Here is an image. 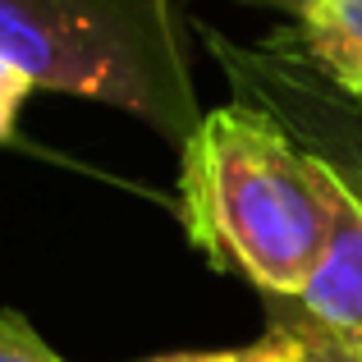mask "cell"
<instances>
[{
	"mask_svg": "<svg viewBox=\"0 0 362 362\" xmlns=\"http://www.w3.org/2000/svg\"><path fill=\"white\" fill-rule=\"evenodd\" d=\"M354 175H358V170H354ZM358 179H362V175H358Z\"/></svg>",
	"mask_w": 362,
	"mask_h": 362,
	"instance_id": "9",
	"label": "cell"
},
{
	"mask_svg": "<svg viewBox=\"0 0 362 362\" xmlns=\"http://www.w3.org/2000/svg\"><path fill=\"white\" fill-rule=\"evenodd\" d=\"M0 362H69V358L55 354L28 317H18L14 308H0Z\"/></svg>",
	"mask_w": 362,
	"mask_h": 362,
	"instance_id": "6",
	"label": "cell"
},
{
	"mask_svg": "<svg viewBox=\"0 0 362 362\" xmlns=\"http://www.w3.org/2000/svg\"><path fill=\"white\" fill-rule=\"evenodd\" d=\"M247 5H266V9H284V14H308V0H247Z\"/></svg>",
	"mask_w": 362,
	"mask_h": 362,
	"instance_id": "8",
	"label": "cell"
},
{
	"mask_svg": "<svg viewBox=\"0 0 362 362\" xmlns=\"http://www.w3.org/2000/svg\"><path fill=\"white\" fill-rule=\"evenodd\" d=\"M33 88H37V83L28 78L14 60H5V55H0V142L14 138L18 115H23V101L33 97Z\"/></svg>",
	"mask_w": 362,
	"mask_h": 362,
	"instance_id": "7",
	"label": "cell"
},
{
	"mask_svg": "<svg viewBox=\"0 0 362 362\" xmlns=\"http://www.w3.org/2000/svg\"><path fill=\"white\" fill-rule=\"evenodd\" d=\"M142 362H358L344 344L317 330L308 317H275L271 330L239 349H206V354H156Z\"/></svg>",
	"mask_w": 362,
	"mask_h": 362,
	"instance_id": "5",
	"label": "cell"
},
{
	"mask_svg": "<svg viewBox=\"0 0 362 362\" xmlns=\"http://www.w3.org/2000/svg\"><path fill=\"white\" fill-rule=\"evenodd\" d=\"M179 221L216 271L293 303L330 234V165L271 106L230 101L179 142Z\"/></svg>",
	"mask_w": 362,
	"mask_h": 362,
	"instance_id": "1",
	"label": "cell"
},
{
	"mask_svg": "<svg viewBox=\"0 0 362 362\" xmlns=\"http://www.w3.org/2000/svg\"><path fill=\"white\" fill-rule=\"evenodd\" d=\"M0 55L37 88L119 106L175 142L202 119L175 0H0Z\"/></svg>",
	"mask_w": 362,
	"mask_h": 362,
	"instance_id": "2",
	"label": "cell"
},
{
	"mask_svg": "<svg viewBox=\"0 0 362 362\" xmlns=\"http://www.w3.org/2000/svg\"><path fill=\"white\" fill-rule=\"evenodd\" d=\"M298 23L321 78L362 101V0H312Z\"/></svg>",
	"mask_w": 362,
	"mask_h": 362,
	"instance_id": "4",
	"label": "cell"
},
{
	"mask_svg": "<svg viewBox=\"0 0 362 362\" xmlns=\"http://www.w3.org/2000/svg\"><path fill=\"white\" fill-rule=\"evenodd\" d=\"M358 362H362V358H358Z\"/></svg>",
	"mask_w": 362,
	"mask_h": 362,
	"instance_id": "11",
	"label": "cell"
},
{
	"mask_svg": "<svg viewBox=\"0 0 362 362\" xmlns=\"http://www.w3.org/2000/svg\"><path fill=\"white\" fill-rule=\"evenodd\" d=\"M326 165H330V234L317 271L308 275L293 308L317 330H326L335 344L362 358V179L335 156H326Z\"/></svg>",
	"mask_w": 362,
	"mask_h": 362,
	"instance_id": "3",
	"label": "cell"
},
{
	"mask_svg": "<svg viewBox=\"0 0 362 362\" xmlns=\"http://www.w3.org/2000/svg\"><path fill=\"white\" fill-rule=\"evenodd\" d=\"M308 5H312V0H308Z\"/></svg>",
	"mask_w": 362,
	"mask_h": 362,
	"instance_id": "10",
	"label": "cell"
}]
</instances>
